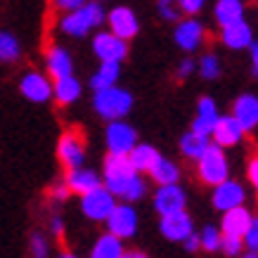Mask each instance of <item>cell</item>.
Wrapping results in <instances>:
<instances>
[{"label": "cell", "mask_w": 258, "mask_h": 258, "mask_svg": "<svg viewBox=\"0 0 258 258\" xmlns=\"http://www.w3.org/2000/svg\"><path fill=\"white\" fill-rule=\"evenodd\" d=\"M116 204H118L116 197L111 195L104 185H100V187L81 195L79 206H81V213H83L86 220H90V223H104V220L109 218V213L114 211Z\"/></svg>", "instance_id": "8992f818"}, {"label": "cell", "mask_w": 258, "mask_h": 258, "mask_svg": "<svg viewBox=\"0 0 258 258\" xmlns=\"http://www.w3.org/2000/svg\"><path fill=\"white\" fill-rule=\"evenodd\" d=\"M232 116L244 128V133L258 128V97L256 95H251V93L239 95L235 100V104H232Z\"/></svg>", "instance_id": "d6986e66"}, {"label": "cell", "mask_w": 258, "mask_h": 258, "mask_svg": "<svg viewBox=\"0 0 258 258\" xmlns=\"http://www.w3.org/2000/svg\"><path fill=\"white\" fill-rule=\"evenodd\" d=\"M199 239H202V251L216 253L220 251V242H223V232L218 225H204L199 230Z\"/></svg>", "instance_id": "1f68e13d"}, {"label": "cell", "mask_w": 258, "mask_h": 258, "mask_svg": "<svg viewBox=\"0 0 258 258\" xmlns=\"http://www.w3.org/2000/svg\"><path fill=\"white\" fill-rule=\"evenodd\" d=\"M19 93L33 104H45L52 100V79L43 71H26L19 81Z\"/></svg>", "instance_id": "8fae6325"}, {"label": "cell", "mask_w": 258, "mask_h": 258, "mask_svg": "<svg viewBox=\"0 0 258 258\" xmlns=\"http://www.w3.org/2000/svg\"><path fill=\"white\" fill-rule=\"evenodd\" d=\"M93 109L95 114L104 121H118L125 118L133 109V95L128 93L125 88L111 86L104 90H95L93 97Z\"/></svg>", "instance_id": "7a4b0ae2"}, {"label": "cell", "mask_w": 258, "mask_h": 258, "mask_svg": "<svg viewBox=\"0 0 258 258\" xmlns=\"http://www.w3.org/2000/svg\"><path fill=\"white\" fill-rule=\"evenodd\" d=\"M107 22H109V31L123 40H131L133 36H138V29H140L135 12L128 8H114L107 15Z\"/></svg>", "instance_id": "2e32d148"}, {"label": "cell", "mask_w": 258, "mask_h": 258, "mask_svg": "<svg viewBox=\"0 0 258 258\" xmlns=\"http://www.w3.org/2000/svg\"><path fill=\"white\" fill-rule=\"evenodd\" d=\"M145 197H147V180L142 178V175H138V178H135V182L128 187V192L123 195V199H121V202L138 204V202H142Z\"/></svg>", "instance_id": "e575fe53"}, {"label": "cell", "mask_w": 258, "mask_h": 258, "mask_svg": "<svg viewBox=\"0 0 258 258\" xmlns=\"http://www.w3.org/2000/svg\"><path fill=\"white\" fill-rule=\"evenodd\" d=\"M102 22H107V15L102 10L100 3H86L83 8L67 12L59 19V31L71 36V38H83L88 33L97 29Z\"/></svg>", "instance_id": "3957f363"}, {"label": "cell", "mask_w": 258, "mask_h": 258, "mask_svg": "<svg viewBox=\"0 0 258 258\" xmlns=\"http://www.w3.org/2000/svg\"><path fill=\"white\" fill-rule=\"evenodd\" d=\"M239 258H258V251H246L244 249L242 253H239Z\"/></svg>", "instance_id": "c3c4849f"}, {"label": "cell", "mask_w": 258, "mask_h": 258, "mask_svg": "<svg viewBox=\"0 0 258 258\" xmlns=\"http://www.w3.org/2000/svg\"><path fill=\"white\" fill-rule=\"evenodd\" d=\"M157 8H159V15L164 17V19H168V22H175L180 17V8L175 0H159Z\"/></svg>", "instance_id": "f35d334b"}, {"label": "cell", "mask_w": 258, "mask_h": 258, "mask_svg": "<svg viewBox=\"0 0 258 258\" xmlns=\"http://www.w3.org/2000/svg\"><path fill=\"white\" fill-rule=\"evenodd\" d=\"M244 128L235 121V116L232 114H227V116H220L218 118V123L213 125V131H211V142L213 145H218V147L223 149H230V147H237L239 142L244 140Z\"/></svg>", "instance_id": "5bb4252c"}, {"label": "cell", "mask_w": 258, "mask_h": 258, "mask_svg": "<svg viewBox=\"0 0 258 258\" xmlns=\"http://www.w3.org/2000/svg\"><path fill=\"white\" fill-rule=\"evenodd\" d=\"M159 232H161L168 242L182 244L192 232H197V227H195L192 216H189L187 209H185V211H175V213H168V216H161V220H159Z\"/></svg>", "instance_id": "7c38bea8"}, {"label": "cell", "mask_w": 258, "mask_h": 258, "mask_svg": "<svg viewBox=\"0 0 258 258\" xmlns=\"http://www.w3.org/2000/svg\"><path fill=\"white\" fill-rule=\"evenodd\" d=\"M213 15H216V22H218L220 26L239 22V19H244V3L242 0H218Z\"/></svg>", "instance_id": "f1b7e54d"}, {"label": "cell", "mask_w": 258, "mask_h": 258, "mask_svg": "<svg viewBox=\"0 0 258 258\" xmlns=\"http://www.w3.org/2000/svg\"><path fill=\"white\" fill-rule=\"evenodd\" d=\"M195 69H197L195 59H182V62H180V67H178V79L182 81V79H187V76H192V74H195Z\"/></svg>", "instance_id": "ee69618b"}, {"label": "cell", "mask_w": 258, "mask_h": 258, "mask_svg": "<svg viewBox=\"0 0 258 258\" xmlns=\"http://www.w3.org/2000/svg\"><path fill=\"white\" fill-rule=\"evenodd\" d=\"M45 69H47V76L52 81L71 76V74H74V59H71L69 50L62 45L47 47L45 50Z\"/></svg>", "instance_id": "ac0fdd59"}, {"label": "cell", "mask_w": 258, "mask_h": 258, "mask_svg": "<svg viewBox=\"0 0 258 258\" xmlns=\"http://www.w3.org/2000/svg\"><path fill=\"white\" fill-rule=\"evenodd\" d=\"M251 67H253V74H256L258 76V40H253V43H251Z\"/></svg>", "instance_id": "f6af8a7d"}, {"label": "cell", "mask_w": 258, "mask_h": 258, "mask_svg": "<svg viewBox=\"0 0 258 258\" xmlns=\"http://www.w3.org/2000/svg\"><path fill=\"white\" fill-rule=\"evenodd\" d=\"M182 246H185V251H187V253H197V251H202V239H199V232H192V235L182 242Z\"/></svg>", "instance_id": "7bdbcfd3"}, {"label": "cell", "mask_w": 258, "mask_h": 258, "mask_svg": "<svg viewBox=\"0 0 258 258\" xmlns=\"http://www.w3.org/2000/svg\"><path fill=\"white\" fill-rule=\"evenodd\" d=\"M253 213L249 211V206H235L230 211H223V220H220V232L230 237H244V232L249 230Z\"/></svg>", "instance_id": "ffe728a7"}, {"label": "cell", "mask_w": 258, "mask_h": 258, "mask_svg": "<svg viewBox=\"0 0 258 258\" xmlns=\"http://www.w3.org/2000/svg\"><path fill=\"white\" fill-rule=\"evenodd\" d=\"M175 3H178L180 12H185V15H197L204 8V0H175Z\"/></svg>", "instance_id": "b9f144b4"}, {"label": "cell", "mask_w": 258, "mask_h": 258, "mask_svg": "<svg viewBox=\"0 0 258 258\" xmlns=\"http://www.w3.org/2000/svg\"><path fill=\"white\" fill-rule=\"evenodd\" d=\"M118 76H121V64L118 62H100L97 71L90 76V88L93 90H104V88L116 86Z\"/></svg>", "instance_id": "4316f807"}, {"label": "cell", "mask_w": 258, "mask_h": 258, "mask_svg": "<svg viewBox=\"0 0 258 258\" xmlns=\"http://www.w3.org/2000/svg\"><path fill=\"white\" fill-rule=\"evenodd\" d=\"M197 71H199V76L206 81H216L220 76V59L216 55H204L202 59H199V64H197Z\"/></svg>", "instance_id": "d6a6232c"}, {"label": "cell", "mask_w": 258, "mask_h": 258, "mask_svg": "<svg viewBox=\"0 0 258 258\" xmlns=\"http://www.w3.org/2000/svg\"><path fill=\"white\" fill-rule=\"evenodd\" d=\"M45 232L52 237V239H57V242H64V237H67V223H64V216L59 211H52V213H50Z\"/></svg>", "instance_id": "836d02e7"}, {"label": "cell", "mask_w": 258, "mask_h": 258, "mask_svg": "<svg viewBox=\"0 0 258 258\" xmlns=\"http://www.w3.org/2000/svg\"><path fill=\"white\" fill-rule=\"evenodd\" d=\"M102 185L109 189L116 199H123V195L128 192V187L135 182L138 173L133 168V164L128 161V157H121V154H107L104 164H102Z\"/></svg>", "instance_id": "6da1fadb"}, {"label": "cell", "mask_w": 258, "mask_h": 258, "mask_svg": "<svg viewBox=\"0 0 258 258\" xmlns=\"http://www.w3.org/2000/svg\"><path fill=\"white\" fill-rule=\"evenodd\" d=\"M93 52L100 62H123L128 55V40L118 38L111 31H100L93 38Z\"/></svg>", "instance_id": "4fadbf2b"}, {"label": "cell", "mask_w": 258, "mask_h": 258, "mask_svg": "<svg viewBox=\"0 0 258 258\" xmlns=\"http://www.w3.org/2000/svg\"><path fill=\"white\" fill-rule=\"evenodd\" d=\"M104 227L107 232H111L118 239H133L138 235V227H140V216H138V209L135 204L128 202H118L114 206V211L109 213V218L104 220Z\"/></svg>", "instance_id": "52a82bcc"}, {"label": "cell", "mask_w": 258, "mask_h": 258, "mask_svg": "<svg viewBox=\"0 0 258 258\" xmlns=\"http://www.w3.org/2000/svg\"><path fill=\"white\" fill-rule=\"evenodd\" d=\"M197 178L209 187H216L223 180L230 178V159H227L225 149L211 142L209 149L197 159Z\"/></svg>", "instance_id": "277c9868"}, {"label": "cell", "mask_w": 258, "mask_h": 258, "mask_svg": "<svg viewBox=\"0 0 258 258\" xmlns=\"http://www.w3.org/2000/svg\"><path fill=\"white\" fill-rule=\"evenodd\" d=\"M159 149L154 145H147V142H138L133 149H131V154H128V161L133 164V168L138 173H149L152 171V166L159 161Z\"/></svg>", "instance_id": "d4e9b609"}, {"label": "cell", "mask_w": 258, "mask_h": 258, "mask_svg": "<svg viewBox=\"0 0 258 258\" xmlns=\"http://www.w3.org/2000/svg\"><path fill=\"white\" fill-rule=\"evenodd\" d=\"M220 38L230 50H246L253 43V31L244 19H239V22H232L227 26H220Z\"/></svg>", "instance_id": "44dd1931"}, {"label": "cell", "mask_w": 258, "mask_h": 258, "mask_svg": "<svg viewBox=\"0 0 258 258\" xmlns=\"http://www.w3.org/2000/svg\"><path fill=\"white\" fill-rule=\"evenodd\" d=\"M147 175L157 185H173V182H180V166L175 161H171V159L159 157V161L152 166V171Z\"/></svg>", "instance_id": "83f0119b"}, {"label": "cell", "mask_w": 258, "mask_h": 258, "mask_svg": "<svg viewBox=\"0 0 258 258\" xmlns=\"http://www.w3.org/2000/svg\"><path fill=\"white\" fill-rule=\"evenodd\" d=\"M246 180L251 182L253 192L258 195V154L249 157V161H246Z\"/></svg>", "instance_id": "ab89813d"}, {"label": "cell", "mask_w": 258, "mask_h": 258, "mask_svg": "<svg viewBox=\"0 0 258 258\" xmlns=\"http://www.w3.org/2000/svg\"><path fill=\"white\" fill-rule=\"evenodd\" d=\"M62 180L67 182V187L71 189V195H76V197L86 195V192L102 185V175L95 168H88V166H79V168L64 171Z\"/></svg>", "instance_id": "9a60e30c"}, {"label": "cell", "mask_w": 258, "mask_h": 258, "mask_svg": "<svg viewBox=\"0 0 258 258\" xmlns=\"http://www.w3.org/2000/svg\"><path fill=\"white\" fill-rule=\"evenodd\" d=\"M152 206L154 211L161 216H168V213L175 211H185L187 209V192L180 182H173V185H157L154 195H152Z\"/></svg>", "instance_id": "9c48e42d"}, {"label": "cell", "mask_w": 258, "mask_h": 258, "mask_svg": "<svg viewBox=\"0 0 258 258\" xmlns=\"http://www.w3.org/2000/svg\"><path fill=\"white\" fill-rule=\"evenodd\" d=\"M123 258H149L145 251H140V249H125V256Z\"/></svg>", "instance_id": "bcb514c9"}, {"label": "cell", "mask_w": 258, "mask_h": 258, "mask_svg": "<svg viewBox=\"0 0 258 258\" xmlns=\"http://www.w3.org/2000/svg\"><path fill=\"white\" fill-rule=\"evenodd\" d=\"M125 256V242L114 237L111 232H102L97 239H95L93 249L88 253V258H123Z\"/></svg>", "instance_id": "cb8c5ba5"}, {"label": "cell", "mask_w": 258, "mask_h": 258, "mask_svg": "<svg viewBox=\"0 0 258 258\" xmlns=\"http://www.w3.org/2000/svg\"><path fill=\"white\" fill-rule=\"evenodd\" d=\"M83 88H81V81L71 74V76H64V79L52 81V100L59 104V107H69L74 102H79Z\"/></svg>", "instance_id": "603a6c76"}, {"label": "cell", "mask_w": 258, "mask_h": 258, "mask_svg": "<svg viewBox=\"0 0 258 258\" xmlns=\"http://www.w3.org/2000/svg\"><path fill=\"white\" fill-rule=\"evenodd\" d=\"M220 251H223L227 258H239V253L244 251V239H242V237L223 235V242H220Z\"/></svg>", "instance_id": "8d00e7d4"}, {"label": "cell", "mask_w": 258, "mask_h": 258, "mask_svg": "<svg viewBox=\"0 0 258 258\" xmlns=\"http://www.w3.org/2000/svg\"><path fill=\"white\" fill-rule=\"evenodd\" d=\"M22 57V45L15 33L0 31V64H15Z\"/></svg>", "instance_id": "4dcf8cb0"}, {"label": "cell", "mask_w": 258, "mask_h": 258, "mask_svg": "<svg viewBox=\"0 0 258 258\" xmlns=\"http://www.w3.org/2000/svg\"><path fill=\"white\" fill-rule=\"evenodd\" d=\"M242 239H244V249L246 251H258V216L251 218V225L244 232Z\"/></svg>", "instance_id": "74e56055"}, {"label": "cell", "mask_w": 258, "mask_h": 258, "mask_svg": "<svg viewBox=\"0 0 258 258\" xmlns=\"http://www.w3.org/2000/svg\"><path fill=\"white\" fill-rule=\"evenodd\" d=\"M57 159H59L64 171L86 166L88 147H86V138H83L79 128H69V131H64L59 135V140H57Z\"/></svg>", "instance_id": "5b68a950"}, {"label": "cell", "mask_w": 258, "mask_h": 258, "mask_svg": "<svg viewBox=\"0 0 258 258\" xmlns=\"http://www.w3.org/2000/svg\"><path fill=\"white\" fill-rule=\"evenodd\" d=\"M209 145H211V138L202 133H195L192 128L180 138V152H182V157L192 159V161H197V159L202 157L204 152L209 149Z\"/></svg>", "instance_id": "484cf974"}, {"label": "cell", "mask_w": 258, "mask_h": 258, "mask_svg": "<svg viewBox=\"0 0 258 258\" xmlns=\"http://www.w3.org/2000/svg\"><path fill=\"white\" fill-rule=\"evenodd\" d=\"M204 38H206V29H204V24L197 22V19H185V22H180L178 26H175V43H178V47L185 50V52L199 50Z\"/></svg>", "instance_id": "e0dca14e"}, {"label": "cell", "mask_w": 258, "mask_h": 258, "mask_svg": "<svg viewBox=\"0 0 258 258\" xmlns=\"http://www.w3.org/2000/svg\"><path fill=\"white\" fill-rule=\"evenodd\" d=\"M69 197H71V189L67 187L64 180H57L55 185H50V189H47V202L52 204V206H62Z\"/></svg>", "instance_id": "d590c367"}, {"label": "cell", "mask_w": 258, "mask_h": 258, "mask_svg": "<svg viewBox=\"0 0 258 258\" xmlns=\"http://www.w3.org/2000/svg\"><path fill=\"white\" fill-rule=\"evenodd\" d=\"M104 145H107V154H121L128 157L131 149L138 145V131L133 125L118 118V121H107L104 128Z\"/></svg>", "instance_id": "ba28073f"}, {"label": "cell", "mask_w": 258, "mask_h": 258, "mask_svg": "<svg viewBox=\"0 0 258 258\" xmlns=\"http://www.w3.org/2000/svg\"><path fill=\"white\" fill-rule=\"evenodd\" d=\"M88 0H52V8L57 10V12H62V15H67V12H74V10L83 8Z\"/></svg>", "instance_id": "60d3db41"}, {"label": "cell", "mask_w": 258, "mask_h": 258, "mask_svg": "<svg viewBox=\"0 0 258 258\" xmlns=\"http://www.w3.org/2000/svg\"><path fill=\"white\" fill-rule=\"evenodd\" d=\"M246 202V187H244L239 180H232L227 178L223 180L220 185L211 187V204L216 211H230L235 206H244Z\"/></svg>", "instance_id": "30bf717a"}, {"label": "cell", "mask_w": 258, "mask_h": 258, "mask_svg": "<svg viewBox=\"0 0 258 258\" xmlns=\"http://www.w3.org/2000/svg\"><path fill=\"white\" fill-rule=\"evenodd\" d=\"M26 249H29V258H52V237L45 230H33Z\"/></svg>", "instance_id": "f546056e"}, {"label": "cell", "mask_w": 258, "mask_h": 258, "mask_svg": "<svg viewBox=\"0 0 258 258\" xmlns=\"http://www.w3.org/2000/svg\"><path fill=\"white\" fill-rule=\"evenodd\" d=\"M55 258H81V256H79V253H74V251H69V249H62Z\"/></svg>", "instance_id": "7dc6e473"}, {"label": "cell", "mask_w": 258, "mask_h": 258, "mask_svg": "<svg viewBox=\"0 0 258 258\" xmlns=\"http://www.w3.org/2000/svg\"><path fill=\"white\" fill-rule=\"evenodd\" d=\"M218 118H220V111L216 100L213 97H202L199 104H197V116L192 121V131L202 135H211L213 125L218 123Z\"/></svg>", "instance_id": "7402d4cb"}]
</instances>
